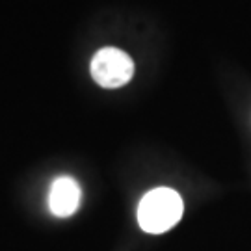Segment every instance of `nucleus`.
Here are the masks:
<instances>
[{
  "label": "nucleus",
  "mask_w": 251,
  "mask_h": 251,
  "mask_svg": "<svg viewBox=\"0 0 251 251\" xmlns=\"http://www.w3.org/2000/svg\"><path fill=\"white\" fill-rule=\"evenodd\" d=\"M184 212L182 198L171 188L147 192L138 206V224L145 233L162 234L179 224Z\"/></svg>",
  "instance_id": "f257e3e1"
},
{
  "label": "nucleus",
  "mask_w": 251,
  "mask_h": 251,
  "mask_svg": "<svg viewBox=\"0 0 251 251\" xmlns=\"http://www.w3.org/2000/svg\"><path fill=\"white\" fill-rule=\"evenodd\" d=\"M91 76L102 88L116 90L125 86L134 76V62L126 52L106 47L100 49L91 60Z\"/></svg>",
  "instance_id": "f03ea898"
},
{
  "label": "nucleus",
  "mask_w": 251,
  "mask_h": 251,
  "mask_svg": "<svg viewBox=\"0 0 251 251\" xmlns=\"http://www.w3.org/2000/svg\"><path fill=\"white\" fill-rule=\"evenodd\" d=\"M80 186L73 177H58L50 186L49 206L58 218H69L78 210L80 205Z\"/></svg>",
  "instance_id": "7ed1b4c3"
}]
</instances>
